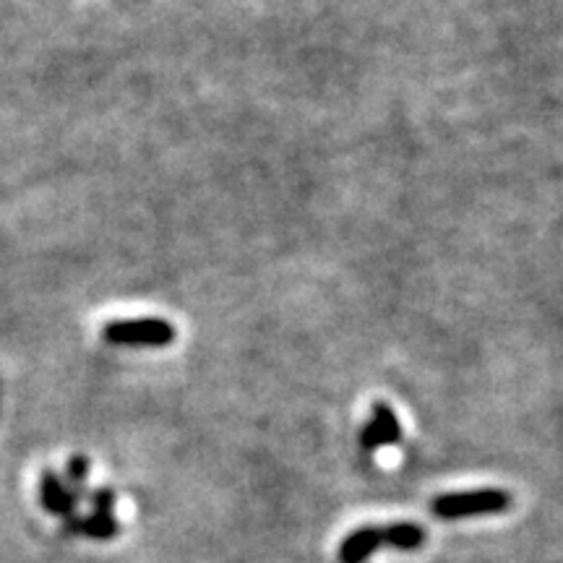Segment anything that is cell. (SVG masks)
I'll list each match as a JSON object with an SVG mask.
<instances>
[{
    "label": "cell",
    "instance_id": "9",
    "mask_svg": "<svg viewBox=\"0 0 563 563\" xmlns=\"http://www.w3.org/2000/svg\"><path fill=\"white\" fill-rule=\"evenodd\" d=\"M86 499H89V504L94 506V514H112L118 495L112 488H97V491H92Z\"/></svg>",
    "mask_w": 563,
    "mask_h": 563
},
{
    "label": "cell",
    "instance_id": "4",
    "mask_svg": "<svg viewBox=\"0 0 563 563\" xmlns=\"http://www.w3.org/2000/svg\"><path fill=\"white\" fill-rule=\"evenodd\" d=\"M39 504L50 514L60 516V519H71L76 512L79 501L73 499V493L65 486V480L60 478L52 469H45L43 478H39Z\"/></svg>",
    "mask_w": 563,
    "mask_h": 563
},
{
    "label": "cell",
    "instance_id": "2",
    "mask_svg": "<svg viewBox=\"0 0 563 563\" xmlns=\"http://www.w3.org/2000/svg\"><path fill=\"white\" fill-rule=\"evenodd\" d=\"M103 339L118 347H167L176 342V326L163 319L110 321L103 328Z\"/></svg>",
    "mask_w": 563,
    "mask_h": 563
},
{
    "label": "cell",
    "instance_id": "7",
    "mask_svg": "<svg viewBox=\"0 0 563 563\" xmlns=\"http://www.w3.org/2000/svg\"><path fill=\"white\" fill-rule=\"evenodd\" d=\"M384 529V546L397 548V551H418L426 542V529L412 522H397V525L381 527Z\"/></svg>",
    "mask_w": 563,
    "mask_h": 563
},
{
    "label": "cell",
    "instance_id": "1",
    "mask_svg": "<svg viewBox=\"0 0 563 563\" xmlns=\"http://www.w3.org/2000/svg\"><path fill=\"white\" fill-rule=\"evenodd\" d=\"M512 508V493L499 488H482V491H462L435 495L431 512L441 519H462V516L501 514Z\"/></svg>",
    "mask_w": 563,
    "mask_h": 563
},
{
    "label": "cell",
    "instance_id": "3",
    "mask_svg": "<svg viewBox=\"0 0 563 563\" xmlns=\"http://www.w3.org/2000/svg\"><path fill=\"white\" fill-rule=\"evenodd\" d=\"M402 441V422L397 412L386 402H375L371 407V418L360 431V444L366 452H375L381 446H394Z\"/></svg>",
    "mask_w": 563,
    "mask_h": 563
},
{
    "label": "cell",
    "instance_id": "5",
    "mask_svg": "<svg viewBox=\"0 0 563 563\" xmlns=\"http://www.w3.org/2000/svg\"><path fill=\"white\" fill-rule=\"evenodd\" d=\"M384 546V529L381 527H360L347 535L339 546L342 563H363L368 555Z\"/></svg>",
    "mask_w": 563,
    "mask_h": 563
},
{
    "label": "cell",
    "instance_id": "8",
    "mask_svg": "<svg viewBox=\"0 0 563 563\" xmlns=\"http://www.w3.org/2000/svg\"><path fill=\"white\" fill-rule=\"evenodd\" d=\"M89 472H92V462L89 457H84V454H73L69 459V467H65V475H69V491L73 493V499L82 501L86 499V480H89Z\"/></svg>",
    "mask_w": 563,
    "mask_h": 563
},
{
    "label": "cell",
    "instance_id": "6",
    "mask_svg": "<svg viewBox=\"0 0 563 563\" xmlns=\"http://www.w3.org/2000/svg\"><path fill=\"white\" fill-rule=\"evenodd\" d=\"M65 529H69V532L86 535V538L92 540H110L120 532V525L112 514H92L84 516V519L71 516V519H65Z\"/></svg>",
    "mask_w": 563,
    "mask_h": 563
}]
</instances>
